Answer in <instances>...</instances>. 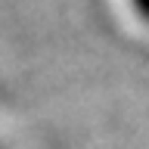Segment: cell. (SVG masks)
I'll return each mask as SVG.
<instances>
[{
    "label": "cell",
    "instance_id": "cell-1",
    "mask_svg": "<svg viewBox=\"0 0 149 149\" xmlns=\"http://www.w3.org/2000/svg\"><path fill=\"white\" fill-rule=\"evenodd\" d=\"M137 6H140V9H143V13L149 16V0H137Z\"/></svg>",
    "mask_w": 149,
    "mask_h": 149
}]
</instances>
